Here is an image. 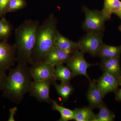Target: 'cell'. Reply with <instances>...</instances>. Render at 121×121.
<instances>
[{
  "label": "cell",
  "mask_w": 121,
  "mask_h": 121,
  "mask_svg": "<svg viewBox=\"0 0 121 121\" xmlns=\"http://www.w3.org/2000/svg\"><path fill=\"white\" fill-rule=\"evenodd\" d=\"M115 14L117 15L121 19V8Z\"/></svg>",
  "instance_id": "28"
},
{
  "label": "cell",
  "mask_w": 121,
  "mask_h": 121,
  "mask_svg": "<svg viewBox=\"0 0 121 121\" xmlns=\"http://www.w3.org/2000/svg\"><path fill=\"white\" fill-rule=\"evenodd\" d=\"M54 75L56 80L60 81V83H70L72 78H73L72 73L69 68L63 64L56 66Z\"/></svg>",
  "instance_id": "17"
},
{
  "label": "cell",
  "mask_w": 121,
  "mask_h": 121,
  "mask_svg": "<svg viewBox=\"0 0 121 121\" xmlns=\"http://www.w3.org/2000/svg\"><path fill=\"white\" fill-rule=\"evenodd\" d=\"M118 85L121 86V78L118 79Z\"/></svg>",
  "instance_id": "29"
},
{
  "label": "cell",
  "mask_w": 121,
  "mask_h": 121,
  "mask_svg": "<svg viewBox=\"0 0 121 121\" xmlns=\"http://www.w3.org/2000/svg\"><path fill=\"white\" fill-rule=\"evenodd\" d=\"M74 120L76 121H94L96 114L90 107L76 108L74 110Z\"/></svg>",
  "instance_id": "15"
},
{
  "label": "cell",
  "mask_w": 121,
  "mask_h": 121,
  "mask_svg": "<svg viewBox=\"0 0 121 121\" xmlns=\"http://www.w3.org/2000/svg\"><path fill=\"white\" fill-rule=\"evenodd\" d=\"M51 80H34L30 88V95L39 102L51 104L50 96V86L55 82Z\"/></svg>",
  "instance_id": "7"
},
{
  "label": "cell",
  "mask_w": 121,
  "mask_h": 121,
  "mask_svg": "<svg viewBox=\"0 0 121 121\" xmlns=\"http://www.w3.org/2000/svg\"><path fill=\"white\" fill-rule=\"evenodd\" d=\"M119 57L102 59L100 64V67L104 73L111 74L118 79L121 78Z\"/></svg>",
  "instance_id": "13"
},
{
  "label": "cell",
  "mask_w": 121,
  "mask_h": 121,
  "mask_svg": "<svg viewBox=\"0 0 121 121\" xmlns=\"http://www.w3.org/2000/svg\"><path fill=\"white\" fill-rule=\"evenodd\" d=\"M55 67L42 62L32 65L29 68L32 78L34 80H51L56 81L54 75Z\"/></svg>",
  "instance_id": "9"
},
{
  "label": "cell",
  "mask_w": 121,
  "mask_h": 121,
  "mask_svg": "<svg viewBox=\"0 0 121 121\" xmlns=\"http://www.w3.org/2000/svg\"><path fill=\"white\" fill-rule=\"evenodd\" d=\"M55 47L63 50L70 54L79 50L77 43L61 35L58 31L57 33Z\"/></svg>",
  "instance_id": "14"
},
{
  "label": "cell",
  "mask_w": 121,
  "mask_h": 121,
  "mask_svg": "<svg viewBox=\"0 0 121 121\" xmlns=\"http://www.w3.org/2000/svg\"><path fill=\"white\" fill-rule=\"evenodd\" d=\"M84 53L78 50L72 54L67 62V66L71 71L73 77L78 75L85 76L91 81L87 73L89 68L97 64H91L84 58Z\"/></svg>",
  "instance_id": "6"
},
{
  "label": "cell",
  "mask_w": 121,
  "mask_h": 121,
  "mask_svg": "<svg viewBox=\"0 0 121 121\" xmlns=\"http://www.w3.org/2000/svg\"><path fill=\"white\" fill-rule=\"evenodd\" d=\"M10 0H0V16L6 12L8 5Z\"/></svg>",
  "instance_id": "24"
},
{
  "label": "cell",
  "mask_w": 121,
  "mask_h": 121,
  "mask_svg": "<svg viewBox=\"0 0 121 121\" xmlns=\"http://www.w3.org/2000/svg\"><path fill=\"white\" fill-rule=\"evenodd\" d=\"M121 1L119 0H104V6L102 10L106 19H110L113 13H115L121 8Z\"/></svg>",
  "instance_id": "18"
},
{
  "label": "cell",
  "mask_w": 121,
  "mask_h": 121,
  "mask_svg": "<svg viewBox=\"0 0 121 121\" xmlns=\"http://www.w3.org/2000/svg\"><path fill=\"white\" fill-rule=\"evenodd\" d=\"M24 0H10L9 2L6 12H13L23 8L25 6Z\"/></svg>",
  "instance_id": "23"
},
{
  "label": "cell",
  "mask_w": 121,
  "mask_h": 121,
  "mask_svg": "<svg viewBox=\"0 0 121 121\" xmlns=\"http://www.w3.org/2000/svg\"><path fill=\"white\" fill-rule=\"evenodd\" d=\"M121 53V45L112 46L103 43L98 56L102 59L112 58L119 57Z\"/></svg>",
  "instance_id": "16"
},
{
  "label": "cell",
  "mask_w": 121,
  "mask_h": 121,
  "mask_svg": "<svg viewBox=\"0 0 121 121\" xmlns=\"http://www.w3.org/2000/svg\"><path fill=\"white\" fill-rule=\"evenodd\" d=\"M82 10L85 15L82 25L83 30L87 32L103 33L107 20L102 11L91 10L85 6L83 7Z\"/></svg>",
  "instance_id": "4"
},
{
  "label": "cell",
  "mask_w": 121,
  "mask_h": 121,
  "mask_svg": "<svg viewBox=\"0 0 121 121\" xmlns=\"http://www.w3.org/2000/svg\"><path fill=\"white\" fill-rule=\"evenodd\" d=\"M12 28L9 23L5 18L0 19V40L4 39L11 34Z\"/></svg>",
  "instance_id": "22"
},
{
  "label": "cell",
  "mask_w": 121,
  "mask_h": 121,
  "mask_svg": "<svg viewBox=\"0 0 121 121\" xmlns=\"http://www.w3.org/2000/svg\"><path fill=\"white\" fill-rule=\"evenodd\" d=\"M72 54L54 47L46 55L44 62L55 67L66 63Z\"/></svg>",
  "instance_id": "11"
},
{
  "label": "cell",
  "mask_w": 121,
  "mask_h": 121,
  "mask_svg": "<svg viewBox=\"0 0 121 121\" xmlns=\"http://www.w3.org/2000/svg\"><path fill=\"white\" fill-rule=\"evenodd\" d=\"M116 97L117 99L121 101V89L118 90L116 93Z\"/></svg>",
  "instance_id": "27"
},
{
  "label": "cell",
  "mask_w": 121,
  "mask_h": 121,
  "mask_svg": "<svg viewBox=\"0 0 121 121\" xmlns=\"http://www.w3.org/2000/svg\"><path fill=\"white\" fill-rule=\"evenodd\" d=\"M103 33L87 32L77 44L79 50L83 53H87L92 56H98L104 43Z\"/></svg>",
  "instance_id": "5"
},
{
  "label": "cell",
  "mask_w": 121,
  "mask_h": 121,
  "mask_svg": "<svg viewBox=\"0 0 121 121\" xmlns=\"http://www.w3.org/2000/svg\"><path fill=\"white\" fill-rule=\"evenodd\" d=\"M39 26L37 21H25L16 30V60L18 63L32 65L33 50Z\"/></svg>",
  "instance_id": "2"
},
{
  "label": "cell",
  "mask_w": 121,
  "mask_h": 121,
  "mask_svg": "<svg viewBox=\"0 0 121 121\" xmlns=\"http://www.w3.org/2000/svg\"><path fill=\"white\" fill-rule=\"evenodd\" d=\"M52 84L63 102L68 100L74 91L73 87L70 83H60L58 84L55 82Z\"/></svg>",
  "instance_id": "20"
},
{
  "label": "cell",
  "mask_w": 121,
  "mask_h": 121,
  "mask_svg": "<svg viewBox=\"0 0 121 121\" xmlns=\"http://www.w3.org/2000/svg\"><path fill=\"white\" fill-rule=\"evenodd\" d=\"M27 64L18 63L17 66L9 70L2 89V95L16 103L21 102L26 93L30 91L32 78Z\"/></svg>",
  "instance_id": "1"
},
{
  "label": "cell",
  "mask_w": 121,
  "mask_h": 121,
  "mask_svg": "<svg viewBox=\"0 0 121 121\" xmlns=\"http://www.w3.org/2000/svg\"><path fill=\"white\" fill-rule=\"evenodd\" d=\"M119 30H120V31H121V25H120V26H119Z\"/></svg>",
  "instance_id": "30"
},
{
  "label": "cell",
  "mask_w": 121,
  "mask_h": 121,
  "mask_svg": "<svg viewBox=\"0 0 121 121\" xmlns=\"http://www.w3.org/2000/svg\"><path fill=\"white\" fill-rule=\"evenodd\" d=\"M51 104H52V109L58 111L60 113V117L59 121H68L74 120L73 110L59 105L56 101L52 99L51 101Z\"/></svg>",
  "instance_id": "19"
},
{
  "label": "cell",
  "mask_w": 121,
  "mask_h": 121,
  "mask_svg": "<svg viewBox=\"0 0 121 121\" xmlns=\"http://www.w3.org/2000/svg\"><path fill=\"white\" fill-rule=\"evenodd\" d=\"M7 77L5 72L0 71V91L3 89Z\"/></svg>",
  "instance_id": "25"
},
{
  "label": "cell",
  "mask_w": 121,
  "mask_h": 121,
  "mask_svg": "<svg viewBox=\"0 0 121 121\" xmlns=\"http://www.w3.org/2000/svg\"><path fill=\"white\" fill-rule=\"evenodd\" d=\"M56 24V18L51 14L39 26L33 50L32 66L44 62L48 52L55 47L58 31Z\"/></svg>",
  "instance_id": "3"
},
{
  "label": "cell",
  "mask_w": 121,
  "mask_h": 121,
  "mask_svg": "<svg viewBox=\"0 0 121 121\" xmlns=\"http://www.w3.org/2000/svg\"><path fill=\"white\" fill-rule=\"evenodd\" d=\"M17 109L16 107L11 108L9 110L10 111V115H9V118L8 119V121H15L13 117L14 115L16 113Z\"/></svg>",
  "instance_id": "26"
},
{
  "label": "cell",
  "mask_w": 121,
  "mask_h": 121,
  "mask_svg": "<svg viewBox=\"0 0 121 121\" xmlns=\"http://www.w3.org/2000/svg\"><path fill=\"white\" fill-rule=\"evenodd\" d=\"M96 82L103 98L108 93L116 91L118 85V79L107 73H104Z\"/></svg>",
  "instance_id": "10"
},
{
  "label": "cell",
  "mask_w": 121,
  "mask_h": 121,
  "mask_svg": "<svg viewBox=\"0 0 121 121\" xmlns=\"http://www.w3.org/2000/svg\"><path fill=\"white\" fill-rule=\"evenodd\" d=\"M89 89L87 93L86 98L89 106L92 109H99L104 104L101 93L96 81H89Z\"/></svg>",
  "instance_id": "12"
},
{
  "label": "cell",
  "mask_w": 121,
  "mask_h": 121,
  "mask_svg": "<svg viewBox=\"0 0 121 121\" xmlns=\"http://www.w3.org/2000/svg\"><path fill=\"white\" fill-rule=\"evenodd\" d=\"M16 54L15 45H10L5 41L0 42V71L5 72L14 65Z\"/></svg>",
  "instance_id": "8"
},
{
  "label": "cell",
  "mask_w": 121,
  "mask_h": 121,
  "mask_svg": "<svg viewBox=\"0 0 121 121\" xmlns=\"http://www.w3.org/2000/svg\"><path fill=\"white\" fill-rule=\"evenodd\" d=\"M99 112L96 114L94 121H113L114 115L106 106L103 104L99 108Z\"/></svg>",
  "instance_id": "21"
}]
</instances>
